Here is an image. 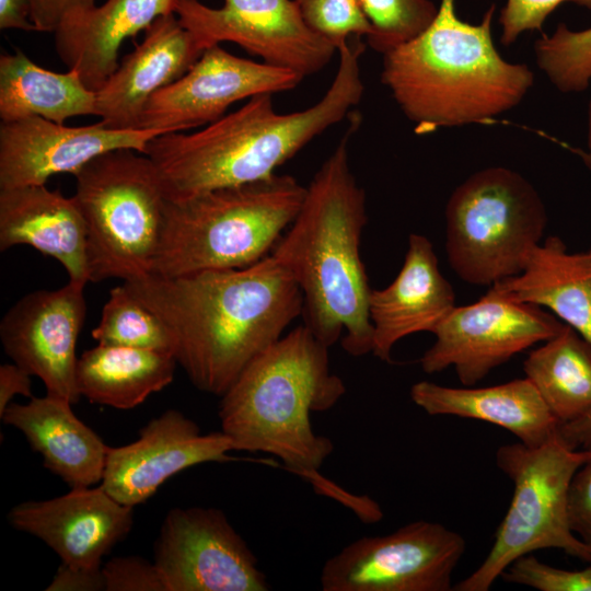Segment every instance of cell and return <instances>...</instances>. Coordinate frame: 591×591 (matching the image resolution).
<instances>
[{"label":"cell","instance_id":"cell-1","mask_svg":"<svg viewBox=\"0 0 591 591\" xmlns=\"http://www.w3.org/2000/svg\"><path fill=\"white\" fill-rule=\"evenodd\" d=\"M123 285L166 325L192 384L220 397L303 310L300 288L273 255L242 268L149 274Z\"/></svg>","mask_w":591,"mask_h":591},{"label":"cell","instance_id":"cell-2","mask_svg":"<svg viewBox=\"0 0 591 591\" xmlns=\"http://www.w3.org/2000/svg\"><path fill=\"white\" fill-rule=\"evenodd\" d=\"M349 126L314 174L301 208L273 248L303 297L304 324L325 346L341 338L354 357L372 352L371 288L360 256L368 221L367 197L350 166L349 143L361 116Z\"/></svg>","mask_w":591,"mask_h":591},{"label":"cell","instance_id":"cell-3","mask_svg":"<svg viewBox=\"0 0 591 591\" xmlns=\"http://www.w3.org/2000/svg\"><path fill=\"white\" fill-rule=\"evenodd\" d=\"M364 50L360 37L340 46L331 86L305 109L278 113L273 94L263 93L195 132L171 131L153 138L144 154L158 171L165 199L182 200L276 174L280 165L359 104L364 92L360 72Z\"/></svg>","mask_w":591,"mask_h":591},{"label":"cell","instance_id":"cell-4","mask_svg":"<svg viewBox=\"0 0 591 591\" xmlns=\"http://www.w3.org/2000/svg\"><path fill=\"white\" fill-rule=\"evenodd\" d=\"M494 12L493 4L480 23L471 24L457 16L454 0H441L425 32L382 55L381 82L416 134L489 123L532 88L530 68L496 49Z\"/></svg>","mask_w":591,"mask_h":591},{"label":"cell","instance_id":"cell-5","mask_svg":"<svg viewBox=\"0 0 591 591\" xmlns=\"http://www.w3.org/2000/svg\"><path fill=\"white\" fill-rule=\"evenodd\" d=\"M329 347L301 325L255 357L221 396L219 418L236 450L280 459L312 483L332 454V440L314 432L310 415L326 412L346 393L329 368Z\"/></svg>","mask_w":591,"mask_h":591},{"label":"cell","instance_id":"cell-6","mask_svg":"<svg viewBox=\"0 0 591 591\" xmlns=\"http://www.w3.org/2000/svg\"><path fill=\"white\" fill-rule=\"evenodd\" d=\"M306 187L273 176L164 200L151 274L175 277L255 264L297 217Z\"/></svg>","mask_w":591,"mask_h":591},{"label":"cell","instance_id":"cell-7","mask_svg":"<svg viewBox=\"0 0 591 591\" xmlns=\"http://www.w3.org/2000/svg\"><path fill=\"white\" fill-rule=\"evenodd\" d=\"M590 457L591 449H571L558 433L536 447H499L496 464L512 482V498L486 558L453 590L488 591L511 563L538 549H561L591 564V547L573 533L568 513L571 479Z\"/></svg>","mask_w":591,"mask_h":591},{"label":"cell","instance_id":"cell-8","mask_svg":"<svg viewBox=\"0 0 591 591\" xmlns=\"http://www.w3.org/2000/svg\"><path fill=\"white\" fill-rule=\"evenodd\" d=\"M86 227L90 281L151 274L165 196L150 158L130 149L103 153L76 174Z\"/></svg>","mask_w":591,"mask_h":591},{"label":"cell","instance_id":"cell-9","mask_svg":"<svg viewBox=\"0 0 591 591\" xmlns=\"http://www.w3.org/2000/svg\"><path fill=\"white\" fill-rule=\"evenodd\" d=\"M547 223L544 202L520 173L490 166L470 175L445 206V251L463 281L493 286L518 275Z\"/></svg>","mask_w":591,"mask_h":591},{"label":"cell","instance_id":"cell-10","mask_svg":"<svg viewBox=\"0 0 591 591\" xmlns=\"http://www.w3.org/2000/svg\"><path fill=\"white\" fill-rule=\"evenodd\" d=\"M464 537L444 525L415 521L396 531L363 536L324 564V591H450L465 553Z\"/></svg>","mask_w":591,"mask_h":591},{"label":"cell","instance_id":"cell-11","mask_svg":"<svg viewBox=\"0 0 591 591\" xmlns=\"http://www.w3.org/2000/svg\"><path fill=\"white\" fill-rule=\"evenodd\" d=\"M565 325L537 305L508 300L489 288L477 302L455 306L443 318L420 367L429 374L452 367L460 382L472 386Z\"/></svg>","mask_w":591,"mask_h":591},{"label":"cell","instance_id":"cell-12","mask_svg":"<svg viewBox=\"0 0 591 591\" xmlns=\"http://www.w3.org/2000/svg\"><path fill=\"white\" fill-rule=\"evenodd\" d=\"M175 14L205 49L234 43L303 79L324 69L337 51L309 27L294 0H223L221 8L176 0Z\"/></svg>","mask_w":591,"mask_h":591},{"label":"cell","instance_id":"cell-13","mask_svg":"<svg viewBox=\"0 0 591 591\" xmlns=\"http://www.w3.org/2000/svg\"><path fill=\"white\" fill-rule=\"evenodd\" d=\"M167 591H267L257 558L217 508H173L154 543Z\"/></svg>","mask_w":591,"mask_h":591},{"label":"cell","instance_id":"cell-14","mask_svg":"<svg viewBox=\"0 0 591 591\" xmlns=\"http://www.w3.org/2000/svg\"><path fill=\"white\" fill-rule=\"evenodd\" d=\"M302 80L293 71L241 58L215 45L183 77L149 99L138 128L184 131L206 126L239 101L289 91Z\"/></svg>","mask_w":591,"mask_h":591},{"label":"cell","instance_id":"cell-15","mask_svg":"<svg viewBox=\"0 0 591 591\" xmlns=\"http://www.w3.org/2000/svg\"><path fill=\"white\" fill-rule=\"evenodd\" d=\"M86 283L69 280L55 290H36L20 298L0 322L4 352L46 393L77 404V341L86 315Z\"/></svg>","mask_w":591,"mask_h":591},{"label":"cell","instance_id":"cell-16","mask_svg":"<svg viewBox=\"0 0 591 591\" xmlns=\"http://www.w3.org/2000/svg\"><path fill=\"white\" fill-rule=\"evenodd\" d=\"M164 129H114L102 121L70 127L42 117L0 125V189L45 185L56 174L74 175L96 157L130 149L144 154Z\"/></svg>","mask_w":591,"mask_h":591},{"label":"cell","instance_id":"cell-17","mask_svg":"<svg viewBox=\"0 0 591 591\" xmlns=\"http://www.w3.org/2000/svg\"><path fill=\"white\" fill-rule=\"evenodd\" d=\"M236 450L223 432L207 434L176 409H167L139 431L126 445L108 447L101 486L117 501L129 507L146 502L170 477L185 468L227 462Z\"/></svg>","mask_w":591,"mask_h":591},{"label":"cell","instance_id":"cell-18","mask_svg":"<svg viewBox=\"0 0 591 591\" xmlns=\"http://www.w3.org/2000/svg\"><path fill=\"white\" fill-rule=\"evenodd\" d=\"M8 520L14 529L42 540L61 564L95 569L130 532L134 508L117 501L100 485L19 503L10 510Z\"/></svg>","mask_w":591,"mask_h":591},{"label":"cell","instance_id":"cell-19","mask_svg":"<svg viewBox=\"0 0 591 591\" xmlns=\"http://www.w3.org/2000/svg\"><path fill=\"white\" fill-rule=\"evenodd\" d=\"M206 49L175 13L159 16L96 92V116L114 129H139L149 99L183 77Z\"/></svg>","mask_w":591,"mask_h":591},{"label":"cell","instance_id":"cell-20","mask_svg":"<svg viewBox=\"0 0 591 591\" xmlns=\"http://www.w3.org/2000/svg\"><path fill=\"white\" fill-rule=\"evenodd\" d=\"M455 306V293L440 271L432 243L425 235L412 233L395 279L370 293L372 354L390 362L397 341L415 333H433Z\"/></svg>","mask_w":591,"mask_h":591},{"label":"cell","instance_id":"cell-21","mask_svg":"<svg viewBox=\"0 0 591 591\" xmlns=\"http://www.w3.org/2000/svg\"><path fill=\"white\" fill-rule=\"evenodd\" d=\"M176 0H106L67 12L54 31L59 59L97 92L118 68L123 42L159 16L175 13Z\"/></svg>","mask_w":591,"mask_h":591},{"label":"cell","instance_id":"cell-22","mask_svg":"<svg viewBox=\"0 0 591 591\" xmlns=\"http://www.w3.org/2000/svg\"><path fill=\"white\" fill-rule=\"evenodd\" d=\"M16 245L51 256L71 281H90L86 227L73 196L46 185L0 189V251Z\"/></svg>","mask_w":591,"mask_h":591},{"label":"cell","instance_id":"cell-23","mask_svg":"<svg viewBox=\"0 0 591 591\" xmlns=\"http://www.w3.org/2000/svg\"><path fill=\"white\" fill-rule=\"evenodd\" d=\"M66 398L47 394L27 404L11 403L1 420L19 429L43 455L44 466L70 488L101 484L108 445L71 408Z\"/></svg>","mask_w":591,"mask_h":591},{"label":"cell","instance_id":"cell-24","mask_svg":"<svg viewBox=\"0 0 591 591\" xmlns=\"http://www.w3.org/2000/svg\"><path fill=\"white\" fill-rule=\"evenodd\" d=\"M409 394L428 415L486 421L510 431L530 447L543 444L559 427L528 378L486 387H450L420 381Z\"/></svg>","mask_w":591,"mask_h":591},{"label":"cell","instance_id":"cell-25","mask_svg":"<svg viewBox=\"0 0 591 591\" xmlns=\"http://www.w3.org/2000/svg\"><path fill=\"white\" fill-rule=\"evenodd\" d=\"M490 288L520 303L548 308L591 344V248L568 252L558 236L532 247L522 270Z\"/></svg>","mask_w":591,"mask_h":591},{"label":"cell","instance_id":"cell-26","mask_svg":"<svg viewBox=\"0 0 591 591\" xmlns=\"http://www.w3.org/2000/svg\"><path fill=\"white\" fill-rule=\"evenodd\" d=\"M176 364L169 352L97 344L78 358L77 386L93 404L130 409L171 384Z\"/></svg>","mask_w":591,"mask_h":591},{"label":"cell","instance_id":"cell-27","mask_svg":"<svg viewBox=\"0 0 591 591\" xmlns=\"http://www.w3.org/2000/svg\"><path fill=\"white\" fill-rule=\"evenodd\" d=\"M81 115H96V93L83 84L76 70L60 73L44 69L21 50L0 56L1 121L42 117L65 124Z\"/></svg>","mask_w":591,"mask_h":591},{"label":"cell","instance_id":"cell-28","mask_svg":"<svg viewBox=\"0 0 591 591\" xmlns=\"http://www.w3.org/2000/svg\"><path fill=\"white\" fill-rule=\"evenodd\" d=\"M523 371L559 426L591 412V344L569 325L532 350Z\"/></svg>","mask_w":591,"mask_h":591},{"label":"cell","instance_id":"cell-29","mask_svg":"<svg viewBox=\"0 0 591 591\" xmlns=\"http://www.w3.org/2000/svg\"><path fill=\"white\" fill-rule=\"evenodd\" d=\"M91 336L102 345L155 350L174 355V340L161 318L124 285L113 288Z\"/></svg>","mask_w":591,"mask_h":591},{"label":"cell","instance_id":"cell-30","mask_svg":"<svg viewBox=\"0 0 591 591\" xmlns=\"http://www.w3.org/2000/svg\"><path fill=\"white\" fill-rule=\"evenodd\" d=\"M371 32L368 45L383 55L425 32L439 5L431 0H358Z\"/></svg>","mask_w":591,"mask_h":591},{"label":"cell","instance_id":"cell-31","mask_svg":"<svg viewBox=\"0 0 591 591\" xmlns=\"http://www.w3.org/2000/svg\"><path fill=\"white\" fill-rule=\"evenodd\" d=\"M536 54L543 70L564 92L579 93L591 83V27L572 31L559 23L551 36L538 39Z\"/></svg>","mask_w":591,"mask_h":591},{"label":"cell","instance_id":"cell-32","mask_svg":"<svg viewBox=\"0 0 591 591\" xmlns=\"http://www.w3.org/2000/svg\"><path fill=\"white\" fill-rule=\"evenodd\" d=\"M302 18L336 49L351 37H367L371 27L358 0H294Z\"/></svg>","mask_w":591,"mask_h":591},{"label":"cell","instance_id":"cell-33","mask_svg":"<svg viewBox=\"0 0 591 591\" xmlns=\"http://www.w3.org/2000/svg\"><path fill=\"white\" fill-rule=\"evenodd\" d=\"M500 578L540 591H591V564L581 570H568L528 554L511 563Z\"/></svg>","mask_w":591,"mask_h":591},{"label":"cell","instance_id":"cell-34","mask_svg":"<svg viewBox=\"0 0 591 591\" xmlns=\"http://www.w3.org/2000/svg\"><path fill=\"white\" fill-rule=\"evenodd\" d=\"M564 2L591 10V0H507L499 14L501 44L509 46L525 32L542 31L547 16Z\"/></svg>","mask_w":591,"mask_h":591},{"label":"cell","instance_id":"cell-35","mask_svg":"<svg viewBox=\"0 0 591 591\" xmlns=\"http://www.w3.org/2000/svg\"><path fill=\"white\" fill-rule=\"evenodd\" d=\"M102 570L106 591H167L155 564L139 556L114 557Z\"/></svg>","mask_w":591,"mask_h":591},{"label":"cell","instance_id":"cell-36","mask_svg":"<svg viewBox=\"0 0 591 591\" xmlns=\"http://www.w3.org/2000/svg\"><path fill=\"white\" fill-rule=\"evenodd\" d=\"M568 513L573 533L591 547V457L571 479Z\"/></svg>","mask_w":591,"mask_h":591},{"label":"cell","instance_id":"cell-37","mask_svg":"<svg viewBox=\"0 0 591 591\" xmlns=\"http://www.w3.org/2000/svg\"><path fill=\"white\" fill-rule=\"evenodd\" d=\"M47 591H106L102 567L76 568L61 564Z\"/></svg>","mask_w":591,"mask_h":591},{"label":"cell","instance_id":"cell-38","mask_svg":"<svg viewBox=\"0 0 591 591\" xmlns=\"http://www.w3.org/2000/svg\"><path fill=\"white\" fill-rule=\"evenodd\" d=\"M30 19L37 32L54 33L60 19L70 10L95 4V0H26Z\"/></svg>","mask_w":591,"mask_h":591},{"label":"cell","instance_id":"cell-39","mask_svg":"<svg viewBox=\"0 0 591 591\" xmlns=\"http://www.w3.org/2000/svg\"><path fill=\"white\" fill-rule=\"evenodd\" d=\"M31 374L16 363L0 366V415L15 395L32 398Z\"/></svg>","mask_w":591,"mask_h":591},{"label":"cell","instance_id":"cell-40","mask_svg":"<svg viewBox=\"0 0 591 591\" xmlns=\"http://www.w3.org/2000/svg\"><path fill=\"white\" fill-rule=\"evenodd\" d=\"M0 28L37 32L26 0H0Z\"/></svg>","mask_w":591,"mask_h":591},{"label":"cell","instance_id":"cell-41","mask_svg":"<svg viewBox=\"0 0 591 591\" xmlns=\"http://www.w3.org/2000/svg\"><path fill=\"white\" fill-rule=\"evenodd\" d=\"M557 433L571 449H591V412L580 419L560 425Z\"/></svg>","mask_w":591,"mask_h":591},{"label":"cell","instance_id":"cell-42","mask_svg":"<svg viewBox=\"0 0 591 591\" xmlns=\"http://www.w3.org/2000/svg\"><path fill=\"white\" fill-rule=\"evenodd\" d=\"M587 147H588L587 152L591 154V99L588 106Z\"/></svg>","mask_w":591,"mask_h":591},{"label":"cell","instance_id":"cell-43","mask_svg":"<svg viewBox=\"0 0 591 591\" xmlns=\"http://www.w3.org/2000/svg\"><path fill=\"white\" fill-rule=\"evenodd\" d=\"M578 155L582 159V161L584 162V164L591 170V154L589 152H584L580 149L578 150H575Z\"/></svg>","mask_w":591,"mask_h":591}]
</instances>
